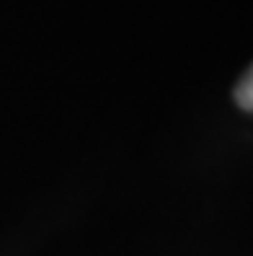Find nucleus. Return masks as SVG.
Masks as SVG:
<instances>
[{
  "label": "nucleus",
  "instance_id": "f257e3e1",
  "mask_svg": "<svg viewBox=\"0 0 253 256\" xmlns=\"http://www.w3.org/2000/svg\"><path fill=\"white\" fill-rule=\"evenodd\" d=\"M235 101H238V106H241V109L253 112V65L241 78V83L235 86Z\"/></svg>",
  "mask_w": 253,
  "mask_h": 256
}]
</instances>
